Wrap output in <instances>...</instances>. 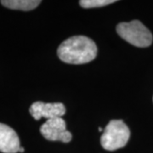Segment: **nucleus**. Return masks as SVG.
Returning <instances> with one entry per match:
<instances>
[{
    "label": "nucleus",
    "mask_w": 153,
    "mask_h": 153,
    "mask_svg": "<svg viewBox=\"0 0 153 153\" xmlns=\"http://www.w3.org/2000/svg\"><path fill=\"white\" fill-rule=\"evenodd\" d=\"M60 60L69 64H85L96 57L97 47L92 39L85 36H74L62 42L57 50Z\"/></svg>",
    "instance_id": "1"
},
{
    "label": "nucleus",
    "mask_w": 153,
    "mask_h": 153,
    "mask_svg": "<svg viewBox=\"0 0 153 153\" xmlns=\"http://www.w3.org/2000/svg\"><path fill=\"white\" fill-rule=\"evenodd\" d=\"M117 33L123 39L134 46L146 48L152 43V34L140 21L121 22L117 26Z\"/></svg>",
    "instance_id": "2"
},
{
    "label": "nucleus",
    "mask_w": 153,
    "mask_h": 153,
    "mask_svg": "<svg viewBox=\"0 0 153 153\" xmlns=\"http://www.w3.org/2000/svg\"><path fill=\"white\" fill-rule=\"evenodd\" d=\"M130 137L128 127L122 120H111L105 128L100 143L105 150L116 151L125 146Z\"/></svg>",
    "instance_id": "3"
},
{
    "label": "nucleus",
    "mask_w": 153,
    "mask_h": 153,
    "mask_svg": "<svg viewBox=\"0 0 153 153\" xmlns=\"http://www.w3.org/2000/svg\"><path fill=\"white\" fill-rule=\"evenodd\" d=\"M42 135L50 141L68 143L71 140V134L66 130V122L62 117L49 119L40 128Z\"/></svg>",
    "instance_id": "4"
},
{
    "label": "nucleus",
    "mask_w": 153,
    "mask_h": 153,
    "mask_svg": "<svg viewBox=\"0 0 153 153\" xmlns=\"http://www.w3.org/2000/svg\"><path fill=\"white\" fill-rule=\"evenodd\" d=\"M29 111L36 120H39L41 117H45L49 120L62 117L66 113V107L62 103H44L37 101L31 105Z\"/></svg>",
    "instance_id": "5"
},
{
    "label": "nucleus",
    "mask_w": 153,
    "mask_h": 153,
    "mask_svg": "<svg viewBox=\"0 0 153 153\" xmlns=\"http://www.w3.org/2000/svg\"><path fill=\"white\" fill-rule=\"evenodd\" d=\"M21 148L16 132L10 126L0 123V152L3 153H17Z\"/></svg>",
    "instance_id": "6"
},
{
    "label": "nucleus",
    "mask_w": 153,
    "mask_h": 153,
    "mask_svg": "<svg viewBox=\"0 0 153 153\" xmlns=\"http://www.w3.org/2000/svg\"><path fill=\"white\" fill-rule=\"evenodd\" d=\"M39 0H2L1 4L6 8L11 10L28 11L34 10L39 5Z\"/></svg>",
    "instance_id": "7"
},
{
    "label": "nucleus",
    "mask_w": 153,
    "mask_h": 153,
    "mask_svg": "<svg viewBox=\"0 0 153 153\" xmlns=\"http://www.w3.org/2000/svg\"><path fill=\"white\" fill-rule=\"evenodd\" d=\"M115 2H116L115 0H81L79 4L82 8L89 9V8H99V7L109 5Z\"/></svg>",
    "instance_id": "8"
},
{
    "label": "nucleus",
    "mask_w": 153,
    "mask_h": 153,
    "mask_svg": "<svg viewBox=\"0 0 153 153\" xmlns=\"http://www.w3.org/2000/svg\"><path fill=\"white\" fill-rule=\"evenodd\" d=\"M19 152H24V148L21 146L20 150H19Z\"/></svg>",
    "instance_id": "9"
},
{
    "label": "nucleus",
    "mask_w": 153,
    "mask_h": 153,
    "mask_svg": "<svg viewBox=\"0 0 153 153\" xmlns=\"http://www.w3.org/2000/svg\"><path fill=\"white\" fill-rule=\"evenodd\" d=\"M99 131H102V128H99Z\"/></svg>",
    "instance_id": "10"
}]
</instances>
